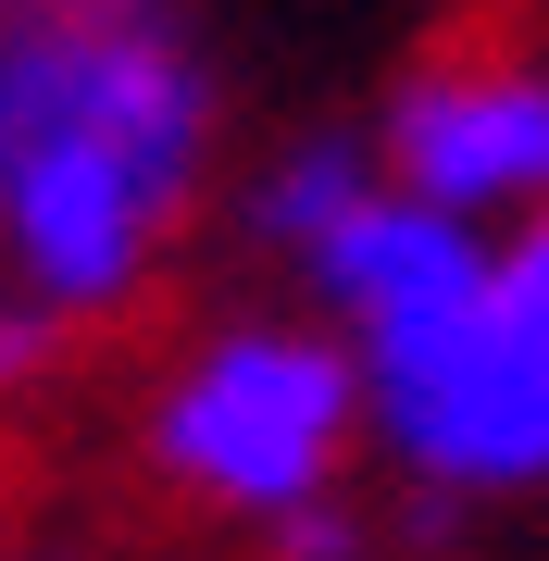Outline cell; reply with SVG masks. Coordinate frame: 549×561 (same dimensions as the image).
Masks as SVG:
<instances>
[{"instance_id":"obj_8","label":"cell","mask_w":549,"mask_h":561,"mask_svg":"<svg viewBox=\"0 0 549 561\" xmlns=\"http://www.w3.org/2000/svg\"><path fill=\"white\" fill-rule=\"evenodd\" d=\"M488 287H500V300L549 337V213H525L512 238H488Z\"/></svg>"},{"instance_id":"obj_6","label":"cell","mask_w":549,"mask_h":561,"mask_svg":"<svg viewBox=\"0 0 549 561\" xmlns=\"http://www.w3.org/2000/svg\"><path fill=\"white\" fill-rule=\"evenodd\" d=\"M363 187H375V138H350V125H325V138H287L263 175H250V238L300 262L350 201H363Z\"/></svg>"},{"instance_id":"obj_10","label":"cell","mask_w":549,"mask_h":561,"mask_svg":"<svg viewBox=\"0 0 549 561\" xmlns=\"http://www.w3.org/2000/svg\"><path fill=\"white\" fill-rule=\"evenodd\" d=\"M0 13H13V0H0Z\"/></svg>"},{"instance_id":"obj_2","label":"cell","mask_w":549,"mask_h":561,"mask_svg":"<svg viewBox=\"0 0 549 561\" xmlns=\"http://www.w3.org/2000/svg\"><path fill=\"white\" fill-rule=\"evenodd\" d=\"M350 437H363V350L350 324H213L150 400V474L201 512L275 524L325 500Z\"/></svg>"},{"instance_id":"obj_4","label":"cell","mask_w":549,"mask_h":561,"mask_svg":"<svg viewBox=\"0 0 549 561\" xmlns=\"http://www.w3.org/2000/svg\"><path fill=\"white\" fill-rule=\"evenodd\" d=\"M375 162L437 213L474 225H525L549 213V38L525 25H474V38H437L425 62H400L375 113Z\"/></svg>"},{"instance_id":"obj_7","label":"cell","mask_w":549,"mask_h":561,"mask_svg":"<svg viewBox=\"0 0 549 561\" xmlns=\"http://www.w3.org/2000/svg\"><path fill=\"white\" fill-rule=\"evenodd\" d=\"M62 362V312L50 300H25V287H0V412L25 400V387H38Z\"/></svg>"},{"instance_id":"obj_3","label":"cell","mask_w":549,"mask_h":561,"mask_svg":"<svg viewBox=\"0 0 549 561\" xmlns=\"http://www.w3.org/2000/svg\"><path fill=\"white\" fill-rule=\"evenodd\" d=\"M350 350H363V437H387L400 474H425L437 500L549 486V337L488 275L400 324H363Z\"/></svg>"},{"instance_id":"obj_1","label":"cell","mask_w":549,"mask_h":561,"mask_svg":"<svg viewBox=\"0 0 549 561\" xmlns=\"http://www.w3.org/2000/svg\"><path fill=\"white\" fill-rule=\"evenodd\" d=\"M213 162V62L187 0H13L0 13V262L62 324L150 287Z\"/></svg>"},{"instance_id":"obj_9","label":"cell","mask_w":549,"mask_h":561,"mask_svg":"<svg viewBox=\"0 0 549 561\" xmlns=\"http://www.w3.org/2000/svg\"><path fill=\"white\" fill-rule=\"evenodd\" d=\"M263 537H275V561H363V512H338V486H325V500L275 512Z\"/></svg>"},{"instance_id":"obj_5","label":"cell","mask_w":549,"mask_h":561,"mask_svg":"<svg viewBox=\"0 0 549 561\" xmlns=\"http://www.w3.org/2000/svg\"><path fill=\"white\" fill-rule=\"evenodd\" d=\"M300 275H312V300H325L350 337H363V324H400V312L449 300V287H474V275H488V225L412 201V187L375 162V187L300 250Z\"/></svg>"}]
</instances>
